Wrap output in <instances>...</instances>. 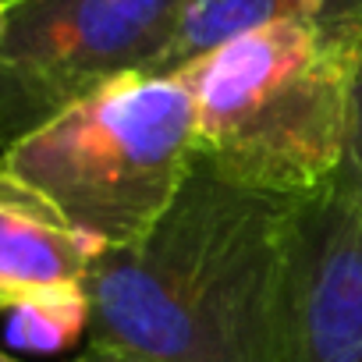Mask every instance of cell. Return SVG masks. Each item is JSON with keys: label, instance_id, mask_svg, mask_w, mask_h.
Returning a JSON list of instances; mask_svg holds the SVG:
<instances>
[{"label": "cell", "instance_id": "obj_1", "mask_svg": "<svg viewBox=\"0 0 362 362\" xmlns=\"http://www.w3.org/2000/svg\"><path fill=\"white\" fill-rule=\"evenodd\" d=\"M295 199L249 189L196 156L135 242L86 274V344L156 362H274Z\"/></svg>", "mask_w": 362, "mask_h": 362}, {"label": "cell", "instance_id": "obj_2", "mask_svg": "<svg viewBox=\"0 0 362 362\" xmlns=\"http://www.w3.org/2000/svg\"><path fill=\"white\" fill-rule=\"evenodd\" d=\"M362 68V0L252 29L185 68L196 156L249 189L298 199L348 153Z\"/></svg>", "mask_w": 362, "mask_h": 362}, {"label": "cell", "instance_id": "obj_3", "mask_svg": "<svg viewBox=\"0 0 362 362\" xmlns=\"http://www.w3.org/2000/svg\"><path fill=\"white\" fill-rule=\"evenodd\" d=\"M71 228L100 245L142 238L196 163V96L185 71H124L0 149Z\"/></svg>", "mask_w": 362, "mask_h": 362}, {"label": "cell", "instance_id": "obj_4", "mask_svg": "<svg viewBox=\"0 0 362 362\" xmlns=\"http://www.w3.org/2000/svg\"><path fill=\"white\" fill-rule=\"evenodd\" d=\"M189 0H0V149L96 86L146 71Z\"/></svg>", "mask_w": 362, "mask_h": 362}, {"label": "cell", "instance_id": "obj_5", "mask_svg": "<svg viewBox=\"0 0 362 362\" xmlns=\"http://www.w3.org/2000/svg\"><path fill=\"white\" fill-rule=\"evenodd\" d=\"M274 362H362V189L344 170L295 199Z\"/></svg>", "mask_w": 362, "mask_h": 362}, {"label": "cell", "instance_id": "obj_6", "mask_svg": "<svg viewBox=\"0 0 362 362\" xmlns=\"http://www.w3.org/2000/svg\"><path fill=\"white\" fill-rule=\"evenodd\" d=\"M96 238L0 160V309H18L57 344L86 334V274L100 256Z\"/></svg>", "mask_w": 362, "mask_h": 362}, {"label": "cell", "instance_id": "obj_7", "mask_svg": "<svg viewBox=\"0 0 362 362\" xmlns=\"http://www.w3.org/2000/svg\"><path fill=\"white\" fill-rule=\"evenodd\" d=\"M295 15H305L302 0H189L185 11L177 15L174 33L167 36V43L160 47V54L146 71L153 75L185 71L217 47Z\"/></svg>", "mask_w": 362, "mask_h": 362}, {"label": "cell", "instance_id": "obj_8", "mask_svg": "<svg viewBox=\"0 0 362 362\" xmlns=\"http://www.w3.org/2000/svg\"><path fill=\"white\" fill-rule=\"evenodd\" d=\"M341 170L362 189V68H358V86H355V107H351V132H348V153Z\"/></svg>", "mask_w": 362, "mask_h": 362}, {"label": "cell", "instance_id": "obj_9", "mask_svg": "<svg viewBox=\"0 0 362 362\" xmlns=\"http://www.w3.org/2000/svg\"><path fill=\"white\" fill-rule=\"evenodd\" d=\"M71 362H156V358H139V355H121V351H107V348L86 344V351L75 355Z\"/></svg>", "mask_w": 362, "mask_h": 362}, {"label": "cell", "instance_id": "obj_10", "mask_svg": "<svg viewBox=\"0 0 362 362\" xmlns=\"http://www.w3.org/2000/svg\"><path fill=\"white\" fill-rule=\"evenodd\" d=\"M323 4H327V0H302V11L305 15H316V11H323Z\"/></svg>", "mask_w": 362, "mask_h": 362}, {"label": "cell", "instance_id": "obj_11", "mask_svg": "<svg viewBox=\"0 0 362 362\" xmlns=\"http://www.w3.org/2000/svg\"><path fill=\"white\" fill-rule=\"evenodd\" d=\"M0 362H22V358H15L11 351H4V348H0Z\"/></svg>", "mask_w": 362, "mask_h": 362}]
</instances>
